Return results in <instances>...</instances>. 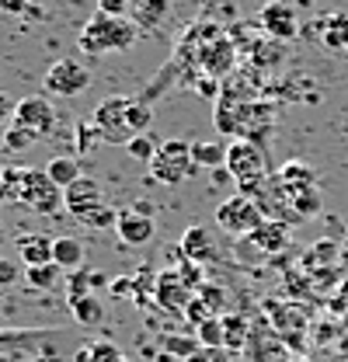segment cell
<instances>
[{
    "label": "cell",
    "mask_w": 348,
    "mask_h": 362,
    "mask_svg": "<svg viewBox=\"0 0 348 362\" xmlns=\"http://www.w3.org/2000/svg\"><path fill=\"white\" fill-rule=\"evenodd\" d=\"M14 251L21 255L25 269L45 265V262H52V237H49V233H21V237L14 240Z\"/></svg>",
    "instance_id": "9a60e30c"
},
{
    "label": "cell",
    "mask_w": 348,
    "mask_h": 362,
    "mask_svg": "<svg viewBox=\"0 0 348 362\" xmlns=\"http://www.w3.org/2000/svg\"><path fill=\"white\" fill-rule=\"evenodd\" d=\"M258 25L265 32V39H275V42H293L300 35V18H296V7L286 4V0H268L258 14Z\"/></svg>",
    "instance_id": "9c48e42d"
},
{
    "label": "cell",
    "mask_w": 348,
    "mask_h": 362,
    "mask_svg": "<svg viewBox=\"0 0 348 362\" xmlns=\"http://www.w3.org/2000/svg\"><path fill=\"white\" fill-rule=\"evenodd\" d=\"M0 362H66L63 356H4Z\"/></svg>",
    "instance_id": "ee69618b"
},
{
    "label": "cell",
    "mask_w": 348,
    "mask_h": 362,
    "mask_svg": "<svg viewBox=\"0 0 348 362\" xmlns=\"http://www.w3.org/2000/svg\"><path fill=\"white\" fill-rule=\"evenodd\" d=\"M14 126L28 129L35 139H42L56 129V108L49 105V98L42 94H32V98H21L14 105Z\"/></svg>",
    "instance_id": "30bf717a"
},
{
    "label": "cell",
    "mask_w": 348,
    "mask_h": 362,
    "mask_svg": "<svg viewBox=\"0 0 348 362\" xmlns=\"http://www.w3.org/2000/svg\"><path fill=\"white\" fill-rule=\"evenodd\" d=\"M129 4H139V0H129Z\"/></svg>",
    "instance_id": "c3c4849f"
},
{
    "label": "cell",
    "mask_w": 348,
    "mask_h": 362,
    "mask_svg": "<svg viewBox=\"0 0 348 362\" xmlns=\"http://www.w3.org/2000/svg\"><path fill=\"white\" fill-rule=\"evenodd\" d=\"M0 202L52 216L63 206V188L49 181L45 168H0Z\"/></svg>",
    "instance_id": "6da1fadb"
},
{
    "label": "cell",
    "mask_w": 348,
    "mask_h": 362,
    "mask_svg": "<svg viewBox=\"0 0 348 362\" xmlns=\"http://www.w3.org/2000/svg\"><path fill=\"white\" fill-rule=\"evenodd\" d=\"M306 4H310V0H306Z\"/></svg>",
    "instance_id": "681fc988"
},
{
    "label": "cell",
    "mask_w": 348,
    "mask_h": 362,
    "mask_svg": "<svg viewBox=\"0 0 348 362\" xmlns=\"http://www.w3.org/2000/svg\"><path fill=\"white\" fill-rule=\"evenodd\" d=\"M70 314L81 327H98V324H105V303L91 293V296H81V300L70 303Z\"/></svg>",
    "instance_id": "603a6c76"
},
{
    "label": "cell",
    "mask_w": 348,
    "mask_h": 362,
    "mask_svg": "<svg viewBox=\"0 0 348 362\" xmlns=\"http://www.w3.org/2000/svg\"><path fill=\"white\" fill-rule=\"evenodd\" d=\"M164 349H168V352H174L178 359L185 362L192 352H195V349H199V338H178V334H164Z\"/></svg>",
    "instance_id": "d590c367"
},
{
    "label": "cell",
    "mask_w": 348,
    "mask_h": 362,
    "mask_svg": "<svg viewBox=\"0 0 348 362\" xmlns=\"http://www.w3.org/2000/svg\"><path fill=\"white\" fill-rule=\"evenodd\" d=\"M91 286H94V272L87 269L70 272V279H66V303H74L81 296H91Z\"/></svg>",
    "instance_id": "f1b7e54d"
},
{
    "label": "cell",
    "mask_w": 348,
    "mask_h": 362,
    "mask_svg": "<svg viewBox=\"0 0 348 362\" xmlns=\"http://www.w3.org/2000/svg\"><path fill=\"white\" fill-rule=\"evenodd\" d=\"M136 42V25L126 18H108V14H94L81 28V49L87 56H112V52H126Z\"/></svg>",
    "instance_id": "7a4b0ae2"
},
{
    "label": "cell",
    "mask_w": 348,
    "mask_h": 362,
    "mask_svg": "<svg viewBox=\"0 0 348 362\" xmlns=\"http://www.w3.org/2000/svg\"><path fill=\"white\" fill-rule=\"evenodd\" d=\"M126 126H129L132 136H143L150 126H153V108H150V101L132 98L129 108H126Z\"/></svg>",
    "instance_id": "d4e9b609"
},
{
    "label": "cell",
    "mask_w": 348,
    "mask_h": 362,
    "mask_svg": "<svg viewBox=\"0 0 348 362\" xmlns=\"http://www.w3.org/2000/svg\"><path fill=\"white\" fill-rule=\"evenodd\" d=\"M171 18V0H139L132 4V25L136 28H161Z\"/></svg>",
    "instance_id": "d6986e66"
},
{
    "label": "cell",
    "mask_w": 348,
    "mask_h": 362,
    "mask_svg": "<svg viewBox=\"0 0 348 362\" xmlns=\"http://www.w3.org/2000/svg\"><path fill=\"white\" fill-rule=\"evenodd\" d=\"M0 244H4V230H0Z\"/></svg>",
    "instance_id": "7dc6e473"
},
{
    "label": "cell",
    "mask_w": 348,
    "mask_h": 362,
    "mask_svg": "<svg viewBox=\"0 0 348 362\" xmlns=\"http://www.w3.org/2000/svg\"><path fill=\"white\" fill-rule=\"evenodd\" d=\"M18 282H21V269H18L14 262L0 258V289H11V286H18Z\"/></svg>",
    "instance_id": "60d3db41"
},
{
    "label": "cell",
    "mask_w": 348,
    "mask_h": 362,
    "mask_svg": "<svg viewBox=\"0 0 348 362\" xmlns=\"http://www.w3.org/2000/svg\"><path fill=\"white\" fill-rule=\"evenodd\" d=\"M202 66H206V74H209L213 81L223 77V74L233 66V42L223 39V35H216L213 42L202 49Z\"/></svg>",
    "instance_id": "e0dca14e"
},
{
    "label": "cell",
    "mask_w": 348,
    "mask_h": 362,
    "mask_svg": "<svg viewBox=\"0 0 348 362\" xmlns=\"http://www.w3.org/2000/svg\"><path fill=\"white\" fill-rule=\"evenodd\" d=\"M178 279H181L185 289H199V286H202V265H199V262H181Z\"/></svg>",
    "instance_id": "8d00e7d4"
},
{
    "label": "cell",
    "mask_w": 348,
    "mask_h": 362,
    "mask_svg": "<svg viewBox=\"0 0 348 362\" xmlns=\"http://www.w3.org/2000/svg\"><path fill=\"white\" fill-rule=\"evenodd\" d=\"M52 265L63 272L84 269V244L77 237H52Z\"/></svg>",
    "instance_id": "ac0fdd59"
},
{
    "label": "cell",
    "mask_w": 348,
    "mask_h": 362,
    "mask_svg": "<svg viewBox=\"0 0 348 362\" xmlns=\"http://www.w3.org/2000/svg\"><path fill=\"white\" fill-rule=\"evenodd\" d=\"M209 317H216V314H213L199 296H192V300H188V307H185V320H192V327H199V324H202V320H209Z\"/></svg>",
    "instance_id": "74e56055"
},
{
    "label": "cell",
    "mask_w": 348,
    "mask_h": 362,
    "mask_svg": "<svg viewBox=\"0 0 348 362\" xmlns=\"http://www.w3.org/2000/svg\"><path fill=\"white\" fill-rule=\"evenodd\" d=\"M317 39L320 45L327 49V52H335V56H348V14L345 11H335V14H327V18H320L317 21Z\"/></svg>",
    "instance_id": "5bb4252c"
},
{
    "label": "cell",
    "mask_w": 348,
    "mask_h": 362,
    "mask_svg": "<svg viewBox=\"0 0 348 362\" xmlns=\"http://www.w3.org/2000/svg\"><path fill=\"white\" fill-rule=\"evenodd\" d=\"M63 331H42V327H0V359L4 356H59Z\"/></svg>",
    "instance_id": "277c9868"
},
{
    "label": "cell",
    "mask_w": 348,
    "mask_h": 362,
    "mask_svg": "<svg viewBox=\"0 0 348 362\" xmlns=\"http://www.w3.org/2000/svg\"><path fill=\"white\" fill-rule=\"evenodd\" d=\"M226 171H230V178L237 181V188H244V185H255V181L268 178V160H265V150H261L258 143H251V139H233L230 146H226Z\"/></svg>",
    "instance_id": "5b68a950"
},
{
    "label": "cell",
    "mask_w": 348,
    "mask_h": 362,
    "mask_svg": "<svg viewBox=\"0 0 348 362\" xmlns=\"http://www.w3.org/2000/svg\"><path fill=\"white\" fill-rule=\"evenodd\" d=\"M248 244H255L261 251H279L286 240H289V226L282 223V220H272V223H261L251 237H244Z\"/></svg>",
    "instance_id": "ffe728a7"
},
{
    "label": "cell",
    "mask_w": 348,
    "mask_h": 362,
    "mask_svg": "<svg viewBox=\"0 0 348 362\" xmlns=\"http://www.w3.org/2000/svg\"><path fill=\"white\" fill-rule=\"evenodd\" d=\"M195 338H199L202 349H223V324H219V317L202 320V324L195 327Z\"/></svg>",
    "instance_id": "f546056e"
},
{
    "label": "cell",
    "mask_w": 348,
    "mask_h": 362,
    "mask_svg": "<svg viewBox=\"0 0 348 362\" xmlns=\"http://www.w3.org/2000/svg\"><path fill=\"white\" fill-rule=\"evenodd\" d=\"M282 42H275V39H265V42H255L251 45V63L261 66V70H268V66H279L282 63Z\"/></svg>",
    "instance_id": "4316f807"
},
{
    "label": "cell",
    "mask_w": 348,
    "mask_h": 362,
    "mask_svg": "<svg viewBox=\"0 0 348 362\" xmlns=\"http://www.w3.org/2000/svg\"><path fill=\"white\" fill-rule=\"evenodd\" d=\"M14 105H18V101H11V94L0 88V126H4L7 119H14Z\"/></svg>",
    "instance_id": "7bdbcfd3"
},
{
    "label": "cell",
    "mask_w": 348,
    "mask_h": 362,
    "mask_svg": "<svg viewBox=\"0 0 348 362\" xmlns=\"http://www.w3.org/2000/svg\"><path fill=\"white\" fill-rule=\"evenodd\" d=\"M219 324H223V349L230 356L233 352H244V345H248V320L237 314H223Z\"/></svg>",
    "instance_id": "44dd1931"
},
{
    "label": "cell",
    "mask_w": 348,
    "mask_h": 362,
    "mask_svg": "<svg viewBox=\"0 0 348 362\" xmlns=\"http://www.w3.org/2000/svg\"><path fill=\"white\" fill-rule=\"evenodd\" d=\"M185 362H233V356H230L226 349H202V345H199Z\"/></svg>",
    "instance_id": "f35d334b"
},
{
    "label": "cell",
    "mask_w": 348,
    "mask_h": 362,
    "mask_svg": "<svg viewBox=\"0 0 348 362\" xmlns=\"http://www.w3.org/2000/svg\"><path fill=\"white\" fill-rule=\"evenodd\" d=\"M153 216H146V213H139V209H122L119 213V220H115V233H119V240L126 244V247H143V244H150L153 240Z\"/></svg>",
    "instance_id": "4fadbf2b"
},
{
    "label": "cell",
    "mask_w": 348,
    "mask_h": 362,
    "mask_svg": "<svg viewBox=\"0 0 348 362\" xmlns=\"http://www.w3.org/2000/svg\"><path fill=\"white\" fill-rule=\"evenodd\" d=\"M35 143V136L28 133V129H21V126H11L7 133H4V150L7 153H18V150H28Z\"/></svg>",
    "instance_id": "836d02e7"
},
{
    "label": "cell",
    "mask_w": 348,
    "mask_h": 362,
    "mask_svg": "<svg viewBox=\"0 0 348 362\" xmlns=\"http://www.w3.org/2000/svg\"><path fill=\"white\" fill-rule=\"evenodd\" d=\"M74 362H91V345H81V349L74 352Z\"/></svg>",
    "instance_id": "f6af8a7d"
},
{
    "label": "cell",
    "mask_w": 348,
    "mask_h": 362,
    "mask_svg": "<svg viewBox=\"0 0 348 362\" xmlns=\"http://www.w3.org/2000/svg\"><path fill=\"white\" fill-rule=\"evenodd\" d=\"M42 168L56 188H70L77 178H84V171H81V164H77L74 157H52V160L42 164Z\"/></svg>",
    "instance_id": "7402d4cb"
},
{
    "label": "cell",
    "mask_w": 348,
    "mask_h": 362,
    "mask_svg": "<svg viewBox=\"0 0 348 362\" xmlns=\"http://www.w3.org/2000/svg\"><path fill=\"white\" fill-rule=\"evenodd\" d=\"M126 150H129V157L143 160V164H150V160H153V153H157V143L143 133V136H132L129 143H126Z\"/></svg>",
    "instance_id": "d6a6232c"
},
{
    "label": "cell",
    "mask_w": 348,
    "mask_h": 362,
    "mask_svg": "<svg viewBox=\"0 0 348 362\" xmlns=\"http://www.w3.org/2000/svg\"><path fill=\"white\" fill-rule=\"evenodd\" d=\"M192 160L199 168H213L216 171L219 164L226 160V146L216 143V139H192Z\"/></svg>",
    "instance_id": "cb8c5ba5"
},
{
    "label": "cell",
    "mask_w": 348,
    "mask_h": 362,
    "mask_svg": "<svg viewBox=\"0 0 348 362\" xmlns=\"http://www.w3.org/2000/svg\"><path fill=\"white\" fill-rule=\"evenodd\" d=\"M59 279H63V269L59 265H52V262H45V265H32V269H25V282L32 286V289H56L59 286Z\"/></svg>",
    "instance_id": "484cf974"
},
{
    "label": "cell",
    "mask_w": 348,
    "mask_h": 362,
    "mask_svg": "<svg viewBox=\"0 0 348 362\" xmlns=\"http://www.w3.org/2000/svg\"><path fill=\"white\" fill-rule=\"evenodd\" d=\"M279 181L289 185V188H300V185H317V175L310 164H300V160H289L282 171H279Z\"/></svg>",
    "instance_id": "83f0119b"
},
{
    "label": "cell",
    "mask_w": 348,
    "mask_h": 362,
    "mask_svg": "<svg viewBox=\"0 0 348 362\" xmlns=\"http://www.w3.org/2000/svg\"><path fill=\"white\" fill-rule=\"evenodd\" d=\"M42 88H45V94H52V98H77V94H84V90L91 88V74H87L74 56H63V59H56V63L45 70Z\"/></svg>",
    "instance_id": "52a82bcc"
},
{
    "label": "cell",
    "mask_w": 348,
    "mask_h": 362,
    "mask_svg": "<svg viewBox=\"0 0 348 362\" xmlns=\"http://www.w3.org/2000/svg\"><path fill=\"white\" fill-rule=\"evenodd\" d=\"M265 223V213L258 209L255 199L248 195H230L226 202H219L216 209V226L233 233V237H251L258 226Z\"/></svg>",
    "instance_id": "8992f818"
},
{
    "label": "cell",
    "mask_w": 348,
    "mask_h": 362,
    "mask_svg": "<svg viewBox=\"0 0 348 362\" xmlns=\"http://www.w3.org/2000/svg\"><path fill=\"white\" fill-rule=\"evenodd\" d=\"M188 289L181 286V279H178V272H164V275H157V303L164 307V310H171V314H185V307H188Z\"/></svg>",
    "instance_id": "2e32d148"
},
{
    "label": "cell",
    "mask_w": 348,
    "mask_h": 362,
    "mask_svg": "<svg viewBox=\"0 0 348 362\" xmlns=\"http://www.w3.org/2000/svg\"><path fill=\"white\" fill-rule=\"evenodd\" d=\"M91 362H129V356L115 341L98 338V341H91Z\"/></svg>",
    "instance_id": "1f68e13d"
},
{
    "label": "cell",
    "mask_w": 348,
    "mask_h": 362,
    "mask_svg": "<svg viewBox=\"0 0 348 362\" xmlns=\"http://www.w3.org/2000/svg\"><path fill=\"white\" fill-rule=\"evenodd\" d=\"M195 296L213 310L216 317H223V310H226V289L223 286H213V282H202L199 289H195Z\"/></svg>",
    "instance_id": "4dcf8cb0"
},
{
    "label": "cell",
    "mask_w": 348,
    "mask_h": 362,
    "mask_svg": "<svg viewBox=\"0 0 348 362\" xmlns=\"http://www.w3.org/2000/svg\"><path fill=\"white\" fill-rule=\"evenodd\" d=\"M77 146H81V153H91L98 143H101V133H98V126L84 119V122H77V139H74Z\"/></svg>",
    "instance_id": "e575fe53"
},
{
    "label": "cell",
    "mask_w": 348,
    "mask_h": 362,
    "mask_svg": "<svg viewBox=\"0 0 348 362\" xmlns=\"http://www.w3.org/2000/svg\"><path fill=\"white\" fill-rule=\"evenodd\" d=\"M132 98L126 94H112V98H105L98 108H94V115H91V122L98 126V133H101V143H129L132 133L129 126H126V108H129Z\"/></svg>",
    "instance_id": "ba28073f"
},
{
    "label": "cell",
    "mask_w": 348,
    "mask_h": 362,
    "mask_svg": "<svg viewBox=\"0 0 348 362\" xmlns=\"http://www.w3.org/2000/svg\"><path fill=\"white\" fill-rule=\"evenodd\" d=\"M289 362H310V359H289Z\"/></svg>",
    "instance_id": "bcb514c9"
},
{
    "label": "cell",
    "mask_w": 348,
    "mask_h": 362,
    "mask_svg": "<svg viewBox=\"0 0 348 362\" xmlns=\"http://www.w3.org/2000/svg\"><path fill=\"white\" fill-rule=\"evenodd\" d=\"M129 7V0H98V14H108V18H126Z\"/></svg>",
    "instance_id": "b9f144b4"
},
{
    "label": "cell",
    "mask_w": 348,
    "mask_h": 362,
    "mask_svg": "<svg viewBox=\"0 0 348 362\" xmlns=\"http://www.w3.org/2000/svg\"><path fill=\"white\" fill-rule=\"evenodd\" d=\"M0 14H11V18H25V14H39L32 0H0Z\"/></svg>",
    "instance_id": "ab89813d"
},
{
    "label": "cell",
    "mask_w": 348,
    "mask_h": 362,
    "mask_svg": "<svg viewBox=\"0 0 348 362\" xmlns=\"http://www.w3.org/2000/svg\"><path fill=\"white\" fill-rule=\"evenodd\" d=\"M178 251H181L188 262H199V265H206V262H216V258H219L216 233H213L209 226H188V230L181 233V244H178Z\"/></svg>",
    "instance_id": "7c38bea8"
},
{
    "label": "cell",
    "mask_w": 348,
    "mask_h": 362,
    "mask_svg": "<svg viewBox=\"0 0 348 362\" xmlns=\"http://www.w3.org/2000/svg\"><path fill=\"white\" fill-rule=\"evenodd\" d=\"M63 206L70 209V216H77L81 223H87L101 206H105V192L94 178H77L70 188H63Z\"/></svg>",
    "instance_id": "8fae6325"
},
{
    "label": "cell",
    "mask_w": 348,
    "mask_h": 362,
    "mask_svg": "<svg viewBox=\"0 0 348 362\" xmlns=\"http://www.w3.org/2000/svg\"><path fill=\"white\" fill-rule=\"evenodd\" d=\"M146 168H150V178L161 181V185H181L185 178H192L199 171V164L192 160L188 139H164Z\"/></svg>",
    "instance_id": "3957f363"
}]
</instances>
